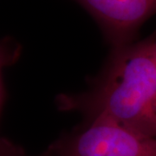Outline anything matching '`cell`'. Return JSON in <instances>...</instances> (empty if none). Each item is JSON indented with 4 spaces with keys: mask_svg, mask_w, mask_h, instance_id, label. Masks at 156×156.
Returning <instances> with one entry per match:
<instances>
[{
    "mask_svg": "<svg viewBox=\"0 0 156 156\" xmlns=\"http://www.w3.org/2000/svg\"><path fill=\"white\" fill-rule=\"evenodd\" d=\"M62 112L86 122L106 121L156 138V37L112 48L106 64L87 91L61 94Z\"/></svg>",
    "mask_w": 156,
    "mask_h": 156,
    "instance_id": "cell-1",
    "label": "cell"
},
{
    "mask_svg": "<svg viewBox=\"0 0 156 156\" xmlns=\"http://www.w3.org/2000/svg\"><path fill=\"white\" fill-rule=\"evenodd\" d=\"M46 152L50 156H156V138L110 122L91 121L56 140Z\"/></svg>",
    "mask_w": 156,
    "mask_h": 156,
    "instance_id": "cell-2",
    "label": "cell"
},
{
    "mask_svg": "<svg viewBox=\"0 0 156 156\" xmlns=\"http://www.w3.org/2000/svg\"><path fill=\"white\" fill-rule=\"evenodd\" d=\"M99 24L112 48L135 42L142 24L156 14V0H75Z\"/></svg>",
    "mask_w": 156,
    "mask_h": 156,
    "instance_id": "cell-3",
    "label": "cell"
},
{
    "mask_svg": "<svg viewBox=\"0 0 156 156\" xmlns=\"http://www.w3.org/2000/svg\"><path fill=\"white\" fill-rule=\"evenodd\" d=\"M0 156H31L28 154L21 146L12 140L2 137L0 140ZM38 156H50L46 151Z\"/></svg>",
    "mask_w": 156,
    "mask_h": 156,
    "instance_id": "cell-4",
    "label": "cell"
},
{
    "mask_svg": "<svg viewBox=\"0 0 156 156\" xmlns=\"http://www.w3.org/2000/svg\"><path fill=\"white\" fill-rule=\"evenodd\" d=\"M155 37H156V33H155Z\"/></svg>",
    "mask_w": 156,
    "mask_h": 156,
    "instance_id": "cell-5",
    "label": "cell"
}]
</instances>
